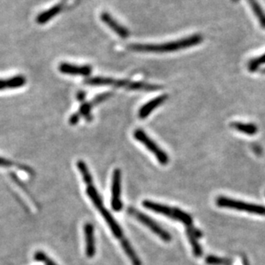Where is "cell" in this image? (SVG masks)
I'll use <instances>...</instances> for the list:
<instances>
[{
	"label": "cell",
	"instance_id": "cell-25",
	"mask_svg": "<svg viewBox=\"0 0 265 265\" xmlns=\"http://www.w3.org/2000/svg\"><path fill=\"white\" fill-rule=\"evenodd\" d=\"M80 117H81V115L78 112L74 113L73 115L70 116V121H69L70 125H75L78 123Z\"/></svg>",
	"mask_w": 265,
	"mask_h": 265
},
{
	"label": "cell",
	"instance_id": "cell-2",
	"mask_svg": "<svg viewBox=\"0 0 265 265\" xmlns=\"http://www.w3.org/2000/svg\"><path fill=\"white\" fill-rule=\"evenodd\" d=\"M143 206L149 210L153 211L154 213H160L167 216L170 219L179 221L182 223L187 225V227H192V218L190 214L179 208H172L169 206L163 205L160 203L151 202L149 200H145L143 202Z\"/></svg>",
	"mask_w": 265,
	"mask_h": 265
},
{
	"label": "cell",
	"instance_id": "cell-23",
	"mask_svg": "<svg viewBox=\"0 0 265 265\" xmlns=\"http://www.w3.org/2000/svg\"><path fill=\"white\" fill-rule=\"evenodd\" d=\"M112 96H113V93L112 92L103 93V94H100V95L93 99L90 103L92 104L93 106H95L96 104H100V103H102L103 101H105L107 99H109Z\"/></svg>",
	"mask_w": 265,
	"mask_h": 265
},
{
	"label": "cell",
	"instance_id": "cell-20",
	"mask_svg": "<svg viewBox=\"0 0 265 265\" xmlns=\"http://www.w3.org/2000/svg\"><path fill=\"white\" fill-rule=\"evenodd\" d=\"M11 166H16L18 167V169H21L25 172V173H30L32 175L34 172L32 169H30V167L26 166L24 164H18L15 163V162L11 161L10 159H5L0 157V167H11Z\"/></svg>",
	"mask_w": 265,
	"mask_h": 265
},
{
	"label": "cell",
	"instance_id": "cell-17",
	"mask_svg": "<svg viewBox=\"0 0 265 265\" xmlns=\"http://www.w3.org/2000/svg\"><path fill=\"white\" fill-rule=\"evenodd\" d=\"M248 2L261 27L265 30V12L262 10V6H260L257 0H248Z\"/></svg>",
	"mask_w": 265,
	"mask_h": 265
},
{
	"label": "cell",
	"instance_id": "cell-24",
	"mask_svg": "<svg viewBox=\"0 0 265 265\" xmlns=\"http://www.w3.org/2000/svg\"><path fill=\"white\" fill-rule=\"evenodd\" d=\"M35 258H36V260H38V261L45 262L46 265H57L55 262H52L46 254H44L43 252H38L36 254Z\"/></svg>",
	"mask_w": 265,
	"mask_h": 265
},
{
	"label": "cell",
	"instance_id": "cell-18",
	"mask_svg": "<svg viewBox=\"0 0 265 265\" xmlns=\"http://www.w3.org/2000/svg\"><path fill=\"white\" fill-rule=\"evenodd\" d=\"M233 129H235L236 130L244 133V134H248V135H254L257 134V128L255 124L252 123H233L231 124Z\"/></svg>",
	"mask_w": 265,
	"mask_h": 265
},
{
	"label": "cell",
	"instance_id": "cell-4",
	"mask_svg": "<svg viewBox=\"0 0 265 265\" xmlns=\"http://www.w3.org/2000/svg\"><path fill=\"white\" fill-rule=\"evenodd\" d=\"M133 135L137 140L142 143L143 145L145 146L147 149L150 151L155 156V158L158 159V161L161 164L166 165V164H168L169 158H168V154L159 146L157 145L156 143L154 142L151 138H149L144 130L137 129L134 132Z\"/></svg>",
	"mask_w": 265,
	"mask_h": 265
},
{
	"label": "cell",
	"instance_id": "cell-14",
	"mask_svg": "<svg viewBox=\"0 0 265 265\" xmlns=\"http://www.w3.org/2000/svg\"><path fill=\"white\" fill-rule=\"evenodd\" d=\"M62 5H57V6H52L51 8L49 9L47 11H45L42 13L39 14L38 17L36 18V21L39 25H44L46 22H48L51 18H54L55 16H57L60 11H62Z\"/></svg>",
	"mask_w": 265,
	"mask_h": 265
},
{
	"label": "cell",
	"instance_id": "cell-16",
	"mask_svg": "<svg viewBox=\"0 0 265 265\" xmlns=\"http://www.w3.org/2000/svg\"><path fill=\"white\" fill-rule=\"evenodd\" d=\"M121 243L122 248L124 249L125 253L127 255L128 257L130 258V261L132 262L133 265H142L139 257L138 255L136 253L135 251L133 250L132 247L130 246V244L129 243V241L126 238H123L120 240Z\"/></svg>",
	"mask_w": 265,
	"mask_h": 265
},
{
	"label": "cell",
	"instance_id": "cell-19",
	"mask_svg": "<svg viewBox=\"0 0 265 265\" xmlns=\"http://www.w3.org/2000/svg\"><path fill=\"white\" fill-rule=\"evenodd\" d=\"M76 165H77L79 172L81 173L82 177L84 178V183H86V185L93 184L92 176H91V173L87 166V164H85V162L84 160H78Z\"/></svg>",
	"mask_w": 265,
	"mask_h": 265
},
{
	"label": "cell",
	"instance_id": "cell-3",
	"mask_svg": "<svg viewBox=\"0 0 265 265\" xmlns=\"http://www.w3.org/2000/svg\"><path fill=\"white\" fill-rule=\"evenodd\" d=\"M217 205L221 208H232L235 210L244 211L247 213L265 216V206L246 203L242 201L232 199L228 197H218L217 199Z\"/></svg>",
	"mask_w": 265,
	"mask_h": 265
},
{
	"label": "cell",
	"instance_id": "cell-1",
	"mask_svg": "<svg viewBox=\"0 0 265 265\" xmlns=\"http://www.w3.org/2000/svg\"><path fill=\"white\" fill-rule=\"evenodd\" d=\"M203 41L201 35H193L178 41L162 44H131L130 50L142 53H171L199 45Z\"/></svg>",
	"mask_w": 265,
	"mask_h": 265
},
{
	"label": "cell",
	"instance_id": "cell-27",
	"mask_svg": "<svg viewBox=\"0 0 265 265\" xmlns=\"http://www.w3.org/2000/svg\"><path fill=\"white\" fill-rule=\"evenodd\" d=\"M261 73H262V74H265V68L264 69H262V70H261Z\"/></svg>",
	"mask_w": 265,
	"mask_h": 265
},
{
	"label": "cell",
	"instance_id": "cell-5",
	"mask_svg": "<svg viewBox=\"0 0 265 265\" xmlns=\"http://www.w3.org/2000/svg\"><path fill=\"white\" fill-rule=\"evenodd\" d=\"M127 211L129 214L134 217L135 219L139 221L142 224L146 226L149 229L151 230L152 232L155 233L156 235L159 236L163 240L167 241V242L171 240L172 237H171L170 234L167 231L163 229V227L157 224L154 220H152L147 214L142 213V212L138 211V209H136L134 208H129Z\"/></svg>",
	"mask_w": 265,
	"mask_h": 265
},
{
	"label": "cell",
	"instance_id": "cell-15",
	"mask_svg": "<svg viewBox=\"0 0 265 265\" xmlns=\"http://www.w3.org/2000/svg\"><path fill=\"white\" fill-rule=\"evenodd\" d=\"M86 194L89 198L91 200L93 204L95 205V208H97L98 210L100 211V209L104 208L102 198L100 197L94 184L87 185Z\"/></svg>",
	"mask_w": 265,
	"mask_h": 265
},
{
	"label": "cell",
	"instance_id": "cell-21",
	"mask_svg": "<svg viewBox=\"0 0 265 265\" xmlns=\"http://www.w3.org/2000/svg\"><path fill=\"white\" fill-rule=\"evenodd\" d=\"M93 105L91 103H82L81 107L79 109L78 113L81 115V116H84L86 118L88 122H90L92 120V116H91V109L93 108Z\"/></svg>",
	"mask_w": 265,
	"mask_h": 265
},
{
	"label": "cell",
	"instance_id": "cell-22",
	"mask_svg": "<svg viewBox=\"0 0 265 265\" xmlns=\"http://www.w3.org/2000/svg\"><path fill=\"white\" fill-rule=\"evenodd\" d=\"M263 64H265V54L251 60L248 64V68L251 71H255L259 68L261 65H263Z\"/></svg>",
	"mask_w": 265,
	"mask_h": 265
},
{
	"label": "cell",
	"instance_id": "cell-7",
	"mask_svg": "<svg viewBox=\"0 0 265 265\" xmlns=\"http://www.w3.org/2000/svg\"><path fill=\"white\" fill-rule=\"evenodd\" d=\"M100 19L122 39H126L130 35L129 30L124 26L119 25V22H117L116 20L114 19V17H112L111 15L108 12L101 13Z\"/></svg>",
	"mask_w": 265,
	"mask_h": 265
},
{
	"label": "cell",
	"instance_id": "cell-12",
	"mask_svg": "<svg viewBox=\"0 0 265 265\" xmlns=\"http://www.w3.org/2000/svg\"><path fill=\"white\" fill-rule=\"evenodd\" d=\"M187 235L189 238L190 242L192 245L193 252L197 257H200L202 255V248L198 244V238H200L201 233L199 231L196 230L193 227H187Z\"/></svg>",
	"mask_w": 265,
	"mask_h": 265
},
{
	"label": "cell",
	"instance_id": "cell-6",
	"mask_svg": "<svg viewBox=\"0 0 265 265\" xmlns=\"http://www.w3.org/2000/svg\"><path fill=\"white\" fill-rule=\"evenodd\" d=\"M121 171L114 170L112 182V208L116 212H119L123 208L121 198Z\"/></svg>",
	"mask_w": 265,
	"mask_h": 265
},
{
	"label": "cell",
	"instance_id": "cell-13",
	"mask_svg": "<svg viewBox=\"0 0 265 265\" xmlns=\"http://www.w3.org/2000/svg\"><path fill=\"white\" fill-rule=\"evenodd\" d=\"M26 83V80L23 76L18 75L8 80H0V90L6 89H16L23 86Z\"/></svg>",
	"mask_w": 265,
	"mask_h": 265
},
{
	"label": "cell",
	"instance_id": "cell-26",
	"mask_svg": "<svg viewBox=\"0 0 265 265\" xmlns=\"http://www.w3.org/2000/svg\"><path fill=\"white\" fill-rule=\"evenodd\" d=\"M85 93L84 91H79L77 93V99H78V101L81 102V103H84V99H85Z\"/></svg>",
	"mask_w": 265,
	"mask_h": 265
},
{
	"label": "cell",
	"instance_id": "cell-8",
	"mask_svg": "<svg viewBox=\"0 0 265 265\" xmlns=\"http://www.w3.org/2000/svg\"><path fill=\"white\" fill-rule=\"evenodd\" d=\"M60 73L69 75H80V76H90L92 68L90 66H74L69 63H60L59 66Z\"/></svg>",
	"mask_w": 265,
	"mask_h": 265
},
{
	"label": "cell",
	"instance_id": "cell-9",
	"mask_svg": "<svg viewBox=\"0 0 265 265\" xmlns=\"http://www.w3.org/2000/svg\"><path fill=\"white\" fill-rule=\"evenodd\" d=\"M84 235H85V242H86V255L87 257H94L95 254V241L94 237V226L91 223H86L84 226Z\"/></svg>",
	"mask_w": 265,
	"mask_h": 265
},
{
	"label": "cell",
	"instance_id": "cell-11",
	"mask_svg": "<svg viewBox=\"0 0 265 265\" xmlns=\"http://www.w3.org/2000/svg\"><path fill=\"white\" fill-rule=\"evenodd\" d=\"M100 213L103 218H104V220H105V222L108 223V225L111 228L112 232H113L114 237L121 240L122 238H124V234H123V232H122L121 227H119V225L118 224L116 220L114 219V216L112 215V213L108 209H105V208L100 209Z\"/></svg>",
	"mask_w": 265,
	"mask_h": 265
},
{
	"label": "cell",
	"instance_id": "cell-10",
	"mask_svg": "<svg viewBox=\"0 0 265 265\" xmlns=\"http://www.w3.org/2000/svg\"><path fill=\"white\" fill-rule=\"evenodd\" d=\"M168 98V95H162V96L157 97L151 101L148 102L139 110V112H138L139 117L141 119H144L147 116H149L153 110H155L156 108L160 106L161 104H163L164 102L167 101Z\"/></svg>",
	"mask_w": 265,
	"mask_h": 265
}]
</instances>
